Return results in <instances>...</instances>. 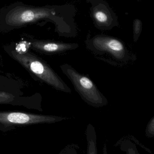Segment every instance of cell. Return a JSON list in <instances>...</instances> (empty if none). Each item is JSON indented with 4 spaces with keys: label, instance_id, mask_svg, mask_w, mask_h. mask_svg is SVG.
I'll return each mask as SVG.
<instances>
[{
    "label": "cell",
    "instance_id": "cell-1",
    "mask_svg": "<svg viewBox=\"0 0 154 154\" xmlns=\"http://www.w3.org/2000/svg\"><path fill=\"white\" fill-rule=\"evenodd\" d=\"M11 56L30 72L57 90L71 93V90L58 74L43 60L29 52L11 51Z\"/></svg>",
    "mask_w": 154,
    "mask_h": 154
},
{
    "label": "cell",
    "instance_id": "cell-2",
    "mask_svg": "<svg viewBox=\"0 0 154 154\" xmlns=\"http://www.w3.org/2000/svg\"><path fill=\"white\" fill-rule=\"evenodd\" d=\"M60 68L71 82L81 98L88 105L95 108H100L108 104L107 98L100 92L89 77L80 73L68 64L61 65Z\"/></svg>",
    "mask_w": 154,
    "mask_h": 154
},
{
    "label": "cell",
    "instance_id": "cell-3",
    "mask_svg": "<svg viewBox=\"0 0 154 154\" xmlns=\"http://www.w3.org/2000/svg\"><path fill=\"white\" fill-rule=\"evenodd\" d=\"M89 50L97 55H107L119 63H128L133 60V55L118 39L109 36L97 35L86 41Z\"/></svg>",
    "mask_w": 154,
    "mask_h": 154
},
{
    "label": "cell",
    "instance_id": "cell-4",
    "mask_svg": "<svg viewBox=\"0 0 154 154\" xmlns=\"http://www.w3.org/2000/svg\"><path fill=\"white\" fill-rule=\"evenodd\" d=\"M58 116L38 115L23 112L0 111V132H5L17 127L52 124L66 119Z\"/></svg>",
    "mask_w": 154,
    "mask_h": 154
},
{
    "label": "cell",
    "instance_id": "cell-5",
    "mask_svg": "<svg viewBox=\"0 0 154 154\" xmlns=\"http://www.w3.org/2000/svg\"><path fill=\"white\" fill-rule=\"evenodd\" d=\"M54 11L47 8L16 7L7 14L6 21L12 26H19L54 15Z\"/></svg>",
    "mask_w": 154,
    "mask_h": 154
},
{
    "label": "cell",
    "instance_id": "cell-6",
    "mask_svg": "<svg viewBox=\"0 0 154 154\" xmlns=\"http://www.w3.org/2000/svg\"><path fill=\"white\" fill-rule=\"evenodd\" d=\"M36 50L49 54L64 53L69 51L73 50L79 48L77 43H65L53 41L33 42L32 43Z\"/></svg>",
    "mask_w": 154,
    "mask_h": 154
},
{
    "label": "cell",
    "instance_id": "cell-7",
    "mask_svg": "<svg viewBox=\"0 0 154 154\" xmlns=\"http://www.w3.org/2000/svg\"><path fill=\"white\" fill-rule=\"evenodd\" d=\"M87 135L88 139V154H97L96 142L94 141V137H90L89 130L87 128Z\"/></svg>",
    "mask_w": 154,
    "mask_h": 154
},
{
    "label": "cell",
    "instance_id": "cell-8",
    "mask_svg": "<svg viewBox=\"0 0 154 154\" xmlns=\"http://www.w3.org/2000/svg\"><path fill=\"white\" fill-rule=\"evenodd\" d=\"M15 96L11 93L6 92H0V104L9 103L12 102Z\"/></svg>",
    "mask_w": 154,
    "mask_h": 154
},
{
    "label": "cell",
    "instance_id": "cell-9",
    "mask_svg": "<svg viewBox=\"0 0 154 154\" xmlns=\"http://www.w3.org/2000/svg\"><path fill=\"white\" fill-rule=\"evenodd\" d=\"M95 17L96 20L101 24L105 23L108 21V16L104 12L97 11L95 14Z\"/></svg>",
    "mask_w": 154,
    "mask_h": 154
},
{
    "label": "cell",
    "instance_id": "cell-10",
    "mask_svg": "<svg viewBox=\"0 0 154 154\" xmlns=\"http://www.w3.org/2000/svg\"><path fill=\"white\" fill-rule=\"evenodd\" d=\"M141 32V25L140 22H136L134 27V42H137Z\"/></svg>",
    "mask_w": 154,
    "mask_h": 154
},
{
    "label": "cell",
    "instance_id": "cell-11",
    "mask_svg": "<svg viewBox=\"0 0 154 154\" xmlns=\"http://www.w3.org/2000/svg\"><path fill=\"white\" fill-rule=\"evenodd\" d=\"M154 117H152L147 126V131L150 134H153L154 133Z\"/></svg>",
    "mask_w": 154,
    "mask_h": 154
},
{
    "label": "cell",
    "instance_id": "cell-12",
    "mask_svg": "<svg viewBox=\"0 0 154 154\" xmlns=\"http://www.w3.org/2000/svg\"><path fill=\"white\" fill-rule=\"evenodd\" d=\"M68 150H64L62 151L59 154H68Z\"/></svg>",
    "mask_w": 154,
    "mask_h": 154
}]
</instances>
